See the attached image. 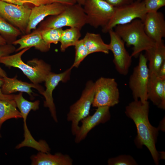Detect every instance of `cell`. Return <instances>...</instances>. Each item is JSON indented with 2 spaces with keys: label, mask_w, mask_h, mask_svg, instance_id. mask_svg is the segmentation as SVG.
I'll return each instance as SVG.
<instances>
[{
  "label": "cell",
  "mask_w": 165,
  "mask_h": 165,
  "mask_svg": "<svg viewBox=\"0 0 165 165\" xmlns=\"http://www.w3.org/2000/svg\"><path fill=\"white\" fill-rule=\"evenodd\" d=\"M149 103L134 100L125 108L126 115L134 122L137 129L136 140L140 147L145 145L148 149L156 165L159 164V154L156 146L159 129L150 124L148 118Z\"/></svg>",
  "instance_id": "cell-1"
},
{
  "label": "cell",
  "mask_w": 165,
  "mask_h": 165,
  "mask_svg": "<svg viewBox=\"0 0 165 165\" xmlns=\"http://www.w3.org/2000/svg\"><path fill=\"white\" fill-rule=\"evenodd\" d=\"M114 31L128 46H132V57H137L141 53L154 46L155 42L146 33L143 21L136 19L131 22L115 28Z\"/></svg>",
  "instance_id": "cell-2"
},
{
  "label": "cell",
  "mask_w": 165,
  "mask_h": 165,
  "mask_svg": "<svg viewBox=\"0 0 165 165\" xmlns=\"http://www.w3.org/2000/svg\"><path fill=\"white\" fill-rule=\"evenodd\" d=\"M30 49L25 48L14 54L3 57L0 59V63L7 66L20 69L32 83L39 84L44 82L47 76L51 72V66L42 60L37 58L29 61L27 64L24 62L21 57Z\"/></svg>",
  "instance_id": "cell-3"
},
{
  "label": "cell",
  "mask_w": 165,
  "mask_h": 165,
  "mask_svg": "<svg viewBox=\"0 0 165 165\" xmlns=\"http://www.w3.org/2000/svg\"><path fill=\"white\" fill-rule=\"evenodd\" d=\"M86 24V17L82 6L76 3L67 5L64 10L57 15L50 16L42 22L37 29L41 31L66 26L81 29Z\"/></svg>",
  "instance_id": "cell-4"
},
{
  "label": "cell",
  "mask_w": 165,
  "mask_h": 165,
  "mask_svg": "<svg viewBox=\"0 0 165 165\" xmlns=\"http://www.w3.org/2000/svg\"><path fill=\"white\" fill-rule=\"evenodd\" d=\"M94 96V82L88 81L80 98L69 108L67 114L68 121L71 122V132L75 135L78 129L79 123L89 115Z\"/></svg>",
  "instance_id": "cell-5"
},
{
  "label": "cell",
  "mask_w": 165,
  "mask_h": 165,
  "mask_svg": "<svg viewBox=\"0 0 165 165\" xmlns=\"http://www.w3.org/2000/svg\"><path fill=\"white\" fill-rule=\"evenodd\" d=\"M147 13L144 1H134L130 3L115 7L112 17L107 25L102 28V31L104 33L108 32L117 25L127 24L136 19L143 21Z\"/></svg>",
  "instance_id": "cell-6"
},
{
  "label": "cell",
  "mask_w": 165,
  "mask_h": 165,
  "mask_svg": "<svg viewBox=\"0 0 165 165\" xmlns=\"http://www.w3.org/2000/svg\"><path fill=\"white\" fill-rule=\"evenodd\" d=\"M118 84L114 78L101 77L94 82V107H113L119 102Z\"/></svg>",
  "instance_id": "cell-7"
},
{
  "label": "cell",
  "mask_w": 165,
  "mask_h": 165,
  "mask_svg": "<svg viewBox=\"0 0 165 165\" xmlns=\"http://www.w3.org/2000/svg\"><path fill=\"white\" fill-rule=\"evenodd\" d=\"M86 24L97 28L106 26L112 17L115 7L104 0H85L82 6Z\"/></svg>",
  "instance_id": "cell-8"
},
{
  "label": "cell",
  "mask_w": 165,
  "mask_h": 165,
  "mask_svg": "<svg viewBox=\"0 0 165 165\" xmlns=\"http://www.w3.org/2000/svg\"><path fill=\"white\" fill-rule=\"evenodd\" d=\"M139 56L138 64L134 68L128 83L134 100H139L143 103L148 100L147 87L149 73L145 56L141 53Z\"/></svg>",
  "instance_id": "cell-9"
},
{
  "label": "cell",
  "mask_w": 165,
  "mask_h": 165,
  "mask_svg": "<svg viewBox=\"0 0 165 165\" xmlns=\"http://www.w3.org/2000/svg\"><path fill=\"white\" fill-rule=\"evenodd\" d=\"M28 4L18 5L0 1V16L25 34L31 9Z\"/></svg>",
  "instance_id": "cell-10"
},
{
  "label": "cell",
  "mask_w": 165,
  "mask_h": 165,
  "mask_svg": "<svg viewBox=\"0 0 165 165\" xmlns=\"http://www.w3.org/2000/svg\"><path fill=\"white\" fill-rule=\"evenodd\" d=\"M108 33L110 37L109 48L113 55L115 68L120 75H126L131 64L132 57L126 50L125 42L114 31L111 29Z\"/></svg>",
  "instance_id": "cell-11"
},
{
  "label": "cell",
  "mask_w": 165,
  "mask_h": 165,
  "mask_svg": "<svg viewBox=\"0 0 165 165\" xmlns=\"http://www.w3.org/2000/svg\"><path fill=\"white\" fill-rule=\"evenodd\" d=\"M109 108L107 106L98 107L93 115H89L81 121L82 124L74 135L75 143H79L84 140L95 127L100 123H105L110 119Z\"/></svg>",
  "instance_id": "cell-12"
},
{
  "label": "cell",
  "mask_w": 165,
  "mask_h": 165,
  "mask_svg": "<svg viewBox=\"0 0 165 165\" xmlns=\"http://www.w3.org/2000/svg\"><path fill=\"white\" fill-rule=\"evenodd\" d=\"M72 69L70 68L64 72L58 74L51 72L44 81L46 90L41 94L45 99L44 106L49 108L52 117L56 123L58 122V120L52 96L53 92L59 82H65L69 79Z\"/></svg>",
  "instance_id": "cell-13"
},
{
  "label": "cell",
  "mask_w": 165,
  "mask_h": 165,
  "mask_svg": "<svg viewBox=\"0 0 165 165\" xmlns=\"http://www.w3.org/2000/svg\"><path fill=\"white\" fill-rule=\"evenodd\" d=\"M67 6L55 2L34 6L31 9L25 34H29L31 30L35 29L38 24L46 17L57 15L61 13Z\"/></svg>",
  "instance_id": "cell-14"
},
{
  "label": "cell",
  "mask_w": 165,
  "mask_h": 165,
  "mask_svg": "<svg viewBox=\"0 0 165 165\" xmlns=\"http://www.w3.org/2000/svg\"><path fill=\"white\" fill-rule=\"evenodd\" d=\"M145 31L147 35L156 43L163 42L165 37V20L161 12L147 13L143 21Z\"/></svg>",
  "instance_id": "cell-15"
},
{
  "label": "cell",
  "mask_w": 165,
  "mask_h": 165,
  "mask_svg": "<svg viewBox=\"0 0 165 165\" xmlns=\"http://www.w3.org/2000/svg\"><path fill=\"white\" fill-rule=\"evenodd\" d=\"M148 99L160 108L165 109V79L149 74L147 87Z\"/></svg>",
  "instance_id": "cell-16"
},
{
  "label": "cell",
  "mask_w": 165,
  "mask_h": 165,
  "mask_svg": "<svg viewBox=\"0 0 165 165\" xmlns=\"http://www.w3.org/2000/svg\"><path fill=\"white\" fill-rule=\"evenodd\" d=\"M3 82L1 87L2 93L6 94H10L17 91L27 93L32 97L31 88L37 89L41 94L44 91V88L39 84L33 83H29L17 79L16 76L13 78L7 76L3 78Z\"/></svg>",
  "instance_id": "cell-17"
},
{
  "label": "cell",
  "mask_w": 165,
  "mask_h": 165,
  "mask_svg": "<svg viewBox=\"0 0 165 165\" xmlns=\"http://www.w3.org/2000/svg\"><path fill=\"white\" fill-rule=\"evenodd\" d=\"M12 44L20 45L16 49V52L25 48L34 47L35 49L43 52L49 51L51 45L47 43L44 40L40 31L37 29L31 33L22 36L20 38L13 42Z\"/></svg>",
  "instance_id": "cell-18"
},
{
  "label": "cell",
  "mask_w": 165,
  "mask_h": 165,
  "mask_svg": "<svg viewBox=\"0 0 165 165\" xmlns=\"http://www.w3.org/2000/svg\"><path fill=\"white\" fill-rule=\"evenodd\" d=\"M32 165H72L73 160L68 155L57 152L52 154L50 152H39L31 157Z\"/></svg>",
  "instance_id": "cell-19"
},
{
  "label": "cell",
  "mask_w": 165,
  "mask_h": 165,
  "mask_svg": "<svg viewBox=\"0 0 165 165\" xmlns=\"http://www.w3.org/2000/svg\"><path fill=\"white\" fill-rule=\"evenodd\" d=\"M146 51L149 74L157 75L158 70L165 61V46L163 42L155 45Z\"/></svg>",
  "instance_id": "cell-20"
},
{
  "label": "cell",
  "mask_w": 165,
  "mask_h": 165,
  "mask_svg": "<svg viewBox=\"0 0 165 165\" xmlns=\"http://www.w3.org/2000/svg\"><path fill=\"white\" fill-rule=\"evenodd\" d=\"M82 39L90 54L96 52L108 54V44L104 42L100 34L87 32Z\"/></svg>",
  "instance_id": "cell-21"
},
{
  "label": "cell",
  "mask_w": 165,
  "mask_h": 165,
  "mask_svg": "<svg viewBox=\"0 0 165 165\" xmlns=\"http://www.w3.org/2000/svg\"><path fill=\"white\" fill-rule=\"evenodd\" d=\"M21 114L17 109L14 99L5 100L0 99V130L3 123L12 118H21Z\"/></svg>",
  "instance_id": "cell-22"
},
{
  "label": "cell",
  "mask_w": 165,
  "mask_h": 165,
  "mask_svg": "<svg viewBox=\"0 0 165 165\" xmlns=\"http://www.w3.org/2000/svg\"><path fill=\"white\" fill-rule=\"evenodd\" d=\"M81 30L76 27L63 30L60 41L61 51L64 52L68 47L75 45L81 37Z\"/></svg>",
  "instance_id": "cell-23"
},
{
  "label": "cell",
  "mask_w": 165,
  "mask_h": 165,
  "mask_svg": "<svg viewBox=\"0 0 165 165\" xmlns=\"http://www.w3.org/2000/svg\"><path fill=\"white\" fill-rule=\"evenodd\" d=\"M0 33L5 38L8 44H12L16 40V38L20 35L22 32L17 28L8 23L3 18L0 16Z\"/></svg>",
  "instance_id": "cell-24"
},
{
  "label": "cell",
  "mask_w": 165,
  "mask_h": 165,
  "mask_svg": "<svg viewBox=\"0 0 165 165\" xmlns=\"http://www.w3.org/2000/svg\"><path fill=\"white\" fill-rule=\"evenodd\" d=\"M15 101L22 118L23 116H28L31 110L35 111L38 110L39 108L40 101L39 100L34 102L30 101L24 98L21 94L16 96Z\"/></svg>",
  "instance_id": "cell-25"
},
{
  "label": "cell",
  "mask_w": 165,
  "mask_h": 165,
  "mask_svg": "<svg viewBox=\"0 0 165 165\" xmlns=\"http://www.w3.org/2000/svg\"><path fill=\"white\" fill-rule=\"evenodd\" d=\"M63 30L62 28H53L39 31L44 40L47 43L51 44H57L60 42Z\"/></svg>",
  "instance_id": "cell-26"
},
{
  "label": "cell",
  "mask_w": 165,
  "mask_h": 165,
  "mask_svg": "<svg viewBox=\"0 0 165 165\" xmlns=\"http://www.w3.org/2000/svg\"><path fill=\"white\" fill-rule=\"evenodd\" d=\"M74 46L75 55L73 64L70 67L72 69L74 67L78 68L83 60L90 54L82 39L79 40Z\"/></svg>",
  "instance_id": "cell-27"
},
{
  "label": "cell",
  "mask_w": 165,
  "mask_h": 165,
  "mask_svg": "<svg viewBox=\"0 0 165 165\" xmlns=\"http://www.w3.org/2000/svg\"><path fill=\"white\" fill-rule=\"evenodd\" d=\"M108 165H136L137 163L131 156L121 155L109 159L108 160Z\"/></svg>",
  "instance_id": "cell-28"
},
{
  "label": "cell",
  "mask_w": 165,
  "mask_h": 165,
  "mask_svg": "<svg viewBox=\"0 0 165 165\" xmlns=\"http://www.w3.org/2000/svg\"><path fill=\"white\" fill-rule=\"evenodd\" d=\"M144 2L147 13L156 12L165 6V0H145Z\"/></svg>",
  "instance_id": "cell-29"
},
{
  "label": "cell",
  "mask_w": 165,
  "mask_h": 165,
  "mask_svg": "<svg viewBox=\"0 0 165 165\" xmlns=\"http://www.w3.org/2000/svg\"><path fill=\"white\" fill-rule=\"evenodd\" d=\"M15 47L11 44H6L4 45H0V59L4 56L9 55L15 51ZM5 71L0 66V76L4 77L7 76Z\"/></svg>",
  "instance_id": "cell-30"
},
{
  "label": "cell",
  "mask_w": 165,
  "mask_h": 165,
  "mask_svg": "<svg viewBox=\"0 0 165 165\" xmlns=\"http://www.w3.org/2000/svg\"><path fill=\"white\" fill-rule=\"evenodd\" d=\"M55 2L67 5H73L77 3L75 0H31L27 2V3L32 4L34 6H38Z\"/></svg>",
  "instance_id": "cell-31"
},
{
  "label": "cell",
  "mask_w": 165,
  "mask_h": 165,
  "mask_svg": "<svg viewBox=\"0 0 165 165\" xmlns=\"http://www.w3.org/2000/svg\"><path fill=\"white\" fill-rule=\"evenodd\" d=\"M115 7H119L130 3L134 0H104Z\"/></svg>",
  "instance_id": "cell-32"
},
{
  "label": "cell",
  "mask_w": 165,
  "mask_h": 165,
  "mask_svg": "<svg viewBox=\"0 0 165 165\" xmlns=\"http://www.w3.org/2000/svg\"><path fill=\"white\" fill-rule=\"evenodd\" d=\"M3 82V78L0 76V99L5 100L14 99L15 94H6L2 93L1 90V87Z\"/></svg>",
  "instance_id": "cell-33"
},
{
  "label": "cell",
  "mask_w": 165,
  "mask_h": 165,
  "mask_svg": "<svg viewBox=\"0 0 165 165\" xmlns=\"http://www.w3.org/2000/svg\"><path fill=\"white\" fill-rule=\"evenodd\" d=\"M157 76L161 79H165V61L160 67Z\"/></svg>",
  "instance_id": "cell-34"
},
{
  "label": "cell",
  "mask_w": 165,
  "mask_h": 165,
  "mask_svg": "<svg viewBox=\"0 0 165 165\" xmlns=\"http://www.w3.org/2000/svg\"><path fill=\"white\" fill-rule=\"evenodd\" d=\"M0 1L18 5H23L26 4L24 1L18 0H0Z\"/></svg>",
  "instance_id": "cell-35"
},
{
  "label": "cell",
  "mask_w": 165,
  "mask_h": 165,
  "mask_svg": "<svg viewBox=\"0 0 165 165\" xmlns=\"http://www.w3.org/2000/svg\"><path fill=\"white\" fill-rule=\"evenodd\" d=\"M7 44L6 39L1 36L0 35V45H4Z\"/></svg>",
  "instance_id": "cell-36"
},
{
  "label": "cell",
  "mask_w": 165,
  "mask_h": 165,
  "mask_svg": "<svg viewBox=\"0 0 165 165\" xmlns=\"http://www.w3.org/2000/svg\"><path fill=\"white\" fill-rule=\"evenodd\" d=\"M77 3L83 6L84 4L85 0H75Z\"/></svg>",
  "instance_id": "cell-37"
},
{
  "label": "cell",
  "mask_w": 165,
  "mask_h": 165,
  "mask_svg": "<svg viewBox=\"0 0 165 165\" xmlns=\"http://www.w3.org/2000/svg\"><path fill=\"white\" fill-rule=\"evenodd\" d=\"M18 0L24 1L25 3L27 4V2H28V1H31V0Z\"/></svg>",
  "instance_id": "cell-38"
},
{
  "label": "cell",
  "mask_w": 165,
  "mask_h": 165,
  "mask_svg": "<svg viewBox=\"0 0 165 165\" xmlns=\"http://www.w3.org/2000/svg\"><path fill=\"white\" fill-rule=\"evenodd\" d=\"M144 0H134V1H142Z\"/></svg>",
  "instance_id": "cell-39"
},
{
  "label": "cell",
  "mask_w": 165,
  "mask_h": 165,
  "mask_svg": "<svg viewBox=\"0 0 165 165\" xmlns=\"http://www.w3.org/2000/svg\"><path fill=\"white\" fill-rule=\"evenodd\" d=\"M2 137V135H1V134L0 133V138H1Z\"/></svg>",
  "instance_id": "cell-40"
}]
</instances>
